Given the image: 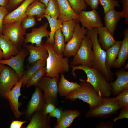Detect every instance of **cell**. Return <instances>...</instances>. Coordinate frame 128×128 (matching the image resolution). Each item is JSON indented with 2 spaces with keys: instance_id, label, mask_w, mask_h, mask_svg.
I'll return each instance as SVG.
<instances>
[{
  "instance_id": "obj_28",
  "label": "cell",
  "mask_w": 128,
  "mask_h": 128,
  "mask_svg": "<svg viewBox=\"0 0 128 128\" xmlns=\"http://www.w3.org/2000/svg\"><path fill=\"white\" fill-rule=\"evenodd\" d=\"M46 7L44 4L39 0H36L28 6L26 14L27 16H36L37 20L41 21L43 18Z\"/></svg>"
},
{
  "instance_id": "obj_41",
  "label": "cell",
  "mask_w": 128,
  "mask_h": 128,
  "mask_svg": "<svg viewBox=\"0 0 128 128\" xmlns=\"http://www.w3.org/2000/svg\"><path fill=\"white\" fill-rule=\"evenodd\" d=\"M121 2L122 4L123 10L121 12L123 17L125 18V23H128V0H121Z\"/></svg>"
},
{
  "instance_id": "obj_21",
  "label": "cell",
  "mask_w": 128,
  "mask_h": 128,
  "mask_svg": "<svg viewBox=\"0 0 128 128\" xmlns=\"http://www.w3.org/2000/svg\"><path fill=\"white\" fill-rule=\"evenodd\" d=\"M124 37L121 41V47L117 58L112 68H121L125 65L128 57V28H126L124 31Z\"/></svg>"
},
{
  "instance_id": "obj_18",
  "label": "cell",
  "mask_w": 128,
  "mask_h": 128,
  "mask_svg": "<svg viewBox=\"0 0 128 128\" xmlns=\"http://www.w3.org/2000/svg\"><path fill=\"white\" fill-rule=\"evenodd\" d=\"M58 4L59 16V18L63 21L73 19L79 22V15L72 9L67 0H56Z\"/></svg>"
},
{
  "instance_id": "obj_38",
  "label": "cell",
  "mask_w": 128,
  "mask_h": 128,
  "mask_svg": "<svg viewBox=\"0 0 128 128\" xmlns=\"http://www.w3.org/2000/svg\"><path fill=\"white\" fill-rule=\"evenodd\" d=\"M36 24L35 16H27L21 22L22 27L25 29L34 27Z\"/></svg>"
},
{
  "instance_id": "obj_24",
  "label": "cell",
  "mask_w": 128,
  "mask_h": 128,
  "mask_svg": "<svg viewBox=\"0 0 128 128\" xmlns=\"http://www.w3.org/2000/svg\"><path fill=\"white\" fill-rule=\"evenodd\" d=\"M97 32L99 35L98 41L101 45V48L106 50L111 47L115 43L116 41L113 35L105 26L97 28Z\"/></svg>"
},
{
  "instance_id": "obj_44",
  "label": "cell",
  "mask_w": 128,
  "mask_h": 128,
  "mask_svg": "<svg viewBox=\"0 0 128 128\" xmlns=\"http://www.w3.org/2000/svg\"><path fill=\"white\" fill-rule=\"evenodd\" d=\"M113 122L110 121H100L96 125V128H113L114 124Z\"/></svg>"
},
{
  "instance_id": "obj_47",
  "label": "cell",
  "mask_w": 128,
  "mask_h": 128,
  "mask_svg": "<svg viewBox=\"0 0 128 128\" xmlns=\"http://www.w3.org/2000/svg\"><path fill=\"white\" fill-rule=\"evenodd\" d=\"M27 122L26 121L13 120L10 126V128H22L23 125Z\"/></svg>"
},
{
  "instance_id": "obj_52",
  "label": "cell",
  "mask_w": 128,
  "mask_h": 128,
  "mask_svg": "<svg viewBox=\"0 0 128 128\" xmlns=\"http://www.w3.org/2000/svg\"><path fill=\"white\" fill-rule=\"evenodd\" d=\"M124 65V69H128V62H127V63L126 65Z\"/></svg>"
},
{
  "instance_id": "obj_22",
  "label": "cell",
  "mask_w": 128,
  "mask_h": 128,
  "mask_svg": "<svg viewBox=\"0 0 128 128\" xmlns=\"http://www.w3.org/2000/svg\"><path fill=\"white\" fill-rule=\"evenodd\" d=\"M81 114L79 110H66L63 111L62 116L60 119L56 121L54 128H66L70 127L75 119Z\"/></svg>"
},
{
  "instance_id": "obj_43",
  "label": "cell",
  "mask_w": 128,
  "mask_h": 128,
  "mask_svg": "<svg viewBox=\"0 0 128 128\" xmlns=\"http://www.w3.org/2000/svg\"><path fill=\"white\" fill-rule=\"evenodd\" d=\"M63 111L61 109L56 107L52 112L49 114V116L54 117L57 118L56 121L59 120L62 117Z\"/></svg>"
},
{
  "instance_id": "obj_16",
  "label": "cell",
  "mask_w": 128,
  "mask_h": 128,
  "mask_svg": "<svg viewBox=\"0 0 128 128\" xmlns=\"http://www.w3.org/2000/svg\"><path fill=\"white\" fill-rule=\"evenodd\" d=\"M114 74L117 77L116 79L109 83L112 87V94L117 96L123 91L128 89V71L121 68Z\"/></svg>"
},
{
  "instance_id": "obj_51",
  "label": "cell",
  "mask_w": 128,
  "mask_h": 128,
  "mask_svg": "<svg viewBox=\"0 0 128 128\" xmlns=\"http://www.w3.org/2000/svg\"><path fill=\"white\" fill-rule=\"evenodd\" d=\"M3 58V55L2 50L0 46V60H2Z\"/></svg>"
},
{
  "instance_id": "obj_13",
  "label": "cell",
  "mask_w": 128,
  "mask_h": 128,
  "mask_svg": "<svg viewBox=\"0 0 128 128\" xmlns=\"http://www.w3.org/2000/svg\"><path fill=\"white\" fill-rule=\"evenodd\" d=\"M78 15L79 20L82 27L88 30L103 26L99 13L96 9L89 11H82Z\"/></svg>"
},
{
  "instance_id": "obj_2",
  "label": "cell",
  "mask_w": 128,
  "mask_h": 128,
  "mask_svg": "<svg viewBox=\"0 0 128 128\" xmlns=\"http://www.w3.org/2000/svg\"><path fill=\"white\" fill-rule=\"evenodd\" d=\"M97 28L87 30L88 35L92 43V48L94 54L92 67L99 71L109 83L113 80L114 74L109 70L105 65L106 52L101 47L98 42Z\"/></svg>"
},
{
  "instance_id": "obj_29",
  "label": "cell",
  "mask_w": 128,
  "mask_h": 128,
  "mask_svg": "<svg viewBox=\"0 0 128 128\" xmlns=\"http://www.w3.org/2000/svg\"><path fill=\"white\" fill-rule=\"evenodd\" d=\"M45 17L48 21L50 28L49 36L46 41V43L49 44L53 46L54 43V36L56 31L60 28L63 22L62 20L54 19L50 16L44 15L43 18Z\"/></svg>"
},
{
  "instance_id": "obj_11",
  "label": "cell",
  "mask_w": 128,
  "mask_h": 128,
  "mask_svg": "<svg viewBox=\"0 0 128 128\" xmlns=\"http://www.w3.org/2000/svg\"><path fill=\"white\" fill-rule=\"evenodd\" d=\"M23 81V78L10 90L1 95V96L9 101L11 109L14 116L18 119L20 118L21 115L23 114V112H20L18 109L21 105L19 102V98L22 95L21 89Z\"/></svg>"
},
{
  "instance_id": "obj_26",
  "label": "cell",
  "mask_w": 128,
  "mask_h": 128,
  "mask_svg": "<svg viewBox=\"0 0 128 128\" xmlns=\"http://www.w3.org/2000/svg\"><path fill=\"white\" fill-rule=\"evenodd\" d=\"M79 85L76 82H71L65 78L63 73L61 74L58 83V93L61 97H66L69 93L77 89Z\"/></svg>"
},
{
  "instance_id": "obj_6",
  "label": "cell",
  "mask_w": 128,
  "mask_h": 128,
  "mask_svg": "<svg viewBox=\"0 0 128 128\" xmlns=\"http://www.w3.org/2000/svg\"><path fill=\"white\" fill-rule=\"evenodd\" d=\"M92 43L88 35L85 36L81 45L71 62L72 66L81 65L91 67L94 56L92 49Z\"/></svg>"
},
{
  "instance_id": "obj_46",
  "label": "cell",
  "mask_w": 128,
  "mask_h": 128,
  "mask_svg": "<svg viewBox=\"0 0 128 128\" xmlns=\"http://www.w3.org/2000/svg\"><path fill=\"white\" fill-rule=\"evenodd\" d=\"M87 5L89 6L92 9H98L99 4V0H84Z\"/></svg>"
},
{
  "instance_id": "obj_35",
  "label": "cell",
  "mask_w": 128,
  "mask_h": 128,
  "mask_svg": "<svg viewBox=\"0 0 128 128\" xmlns=\"http://www.w3.org/2000/svg\"><path fill=\"white\" fill-rule=\"evenodd\" d=\"M72 9L78 14L82 11L85 10L87 5L84 0H67Z\"/></svg>"
},
{
  "instance_id": "obj_20",
  "label": "cell",
  "mask_w": 128,
  "mask_h": 128,
  "mask_svg": "<svg viewBox=\"0 0 128 128\" xmlns=\"http://www.w3.org/2000/svg\"><path fill=\"white\" fill-rule=\"evenodd\" d=\"M36 0H25L14 10L10 12L4 18L3 25L9 24L17 20L26 15V12L28 6Z\"/></svg>"
},
{
  "instance_id": "obj_12",
  "label": "cell",
  "mask_w": 128,
  "mask_h": 128,
  "mask_svg": "<svg viewBox=\"0 0 128 128\" xmlns=\"http://www.w3.org/2000/svg\"><path fill=\"white\" fill-rule=\"evenodd\" d=\"M19 81L15 71L9 66L5 65L0 77V94L10 90Z\"/></svg>"
},
{
  "instance_id": "obj_7",
  "label": "cell",
  "mask_w": 128,
  "mask_h": 128,
  "mask_svg": "<svg viewBox=\"0 0 128 128\" xmlns=\"http://www.w3.org/2000/svg\"><path fill=\"white\" fill-rule=\"evenodd\" d=\"M27 16L26 15L17 20L3 25L2 34L6 36L18 49L24 43L26 29L22 26L21 22Z\"/></svg>"
},
{
  "instance_id": "obj_1",
  "label": "cell",
  "mask_w": 128,
  "mask_h": 128,
  "mask_svg": "<svg viewBox=\"0 0 128 128\" xmlns=\"http://www.w3.org/2000/svg\"><path fill=\"white\" fill-rule=\"evenodd\" d=\"M72 68L71 74L74 78H76L74 72L77 69L83 71L87 76V79L83 81L88 82L94 87L101 97H110L112 94V87L100 72L96 69L80 64L75 66H69Z\"/></svg>"
},
{
  "instance_id": "obj_3",
  "label": "cell",
  "mask_w": 128,
  "mask_h": 128,
  "mask_svg": "<svg viewBox=\"0 0 128 128\" xmlns=\"http://www.w3.org/2000/svg\"><path fill=\"white\" fill-rule=\"evenodd\" d=\"M44 45L48 54L46 60L47 73L44 76L59 78V73L68 72L69 70L68 57H64L63 53L56 54L51 45L46 43Z\"/></svg>"
},
{
  "instance_id": "obj_14",
  "label": "cell",
  "mask_w": 128,
  "mask_h": 128,
  "mask_svg": "<svg viewBox=\"0 0 128 128\" xmlns=\"http://www.w3.org/2000/svg\"><path fill=\"white\" fill-rule=\"evenodd\" d=\"M28 52L25 48L15 56L7 59L0 60V63L6 64L13 69L18 75L19 80L23 77L24 72V63Z\"/></svg>"
},
{
  "instance_id": "obj_49",
  "label": "cell",
  "mask_w": 128,
  "mask_h": 128,
  "mask_svg": "<svg viewBox=\"0 0 128 128\" xmlns=\"http://www.w3.org/2000/svg\"><path fill=\"white\" fill-rule=\"evenodd\" d=\"M39 1L44 4L46 7H47L48 3L50 0H39Z\"/></svg>"
},
{
  "instance_id": "obj_33",
  "label": "cell",
  "mask_w": 128,
  "mask_h": 128,
  "mask_svg": "<svg viewBox=\"0 0 128 128\" xmlns=\"http://www.w3.org/2000/svg\"><path fill=\"white\" fill-rule=\"evenodd\" d=\"M44 15L50 16L52 18L57 19L59 16V9L56 0H50L46 7Z\"/></svg>"
},
{
  "instance_id": "obj_9",
  "label": "cell",
  "mask_w": 128,
  "mask_h": 128,
  "mask_svg": "<svg viewBox=\"0 0 128 128\" xmlns=\"http://www.w3.org/2000/svg\"><path fill=\"white\" fill-rule=\"evenodd\" d=\"M87 30L80 26L79 22H76L73 37L66 44L63 53L68 57L74 56L80 47L83 39L87 34Z\"/></svg>"
},
{
  "instance_id": "obj_37",
  "label": "cell",
  "mask_w": 128,
  "mask_h": 128,
  "mask_svg": "<svg viewBox=\"0 0 128 128\" xmlns=\"http://www.w3.org/2000/svg\"><path fill=\"white\" fill-rule=\"evenodd\" d=\"M115 98L120 106L124 107L128 106V89L123 91Z\"/></svg>"
},
{
  "instance_id": "obj_31",
  "label": "cell",
  "mask_w": 128,
  "mask_h": 128,
  "mask_svg": "<svg viewBox=\"0 0 128 128\" xmlns=\"http://www.w3.org/2000/svg\"><path fill=\"white\" fill-rule=\"evenodd\" d=\"M54 43L53 48L58 54L63 53L65 49L66 44L65 37L60 28L57 30L54 36Z\"/></svg>"
},
{
  "instance_id": "obj_5",
  "label": "cell",
  "mask_w": 128,
  "mask_h": 128,
  "mask_svg": "<svg viewBox=\"0 0 128 128\" xmlns=\"http://www.w3.org/2000/svg\"><path fill=\"white\" fill-rule=\"evenodd\" d=\"M123 107L119 104L115 97H104L100 104L89 109L85 117L87 118H99L104 119L117 113Z\"/></svg>"
},
{
  "instance_id": "obj_39",
  "label": "cell",
  "mask_w": 128,
  "mask_h": 128,
  "mask_svg": "<svg viewBox=\"0 0 128 128\" xmlns=\"http://www.w3.org/2000/svg\"><path fill=\"white\" fill-rule=\"evenodd\" d=\"M8 3L6 8L10 12L19 6L25 0H7Z\"/></svg>"
},
{
  "instance_id": "obj_48",
  "label": "cell",
  "mask_w": 128,
  "mask_h": 128,
  "mask_svg": "<svg viewBox=\"0 0 128 128\" xmlns=\"http://www.w3.org/2000/svg\"><path fill=\"white\" fill-rule=\"evenodd\" d=\"M8 3L7 0H0V6L6 8Z\"/></svg>"
},
{
  "instance_id": "obj_50",
  "label": "cell",
  "mask_w": 128,
  "mask_h": 128,
  "mask_svg": "<svg viewBox=\"0 0 128 128\" xmlns=\"http://www.w3.org/2000/svg\"><path fill=\"white\" fill-rule=\"evenodd\" d=\"M4 66L5 64L0 63V77Z\"/></svg>"
},
{
  "instance_id": "obj_15",
  "label": "cell",
  "mask_w": 128,
  "mask_h": 128,
  "mask_svg": "<svg viewBox=\"0 0 128 128\" xmlns=\"http://www.w3.org/2000/svg\"><path fill=\"white\" fill-rule=\"evenodd\" d=\"M48 25V23L46 22L38 28H33L31 32L26 33L23 45L28 43L32 45L35 44L37 47L42 45L43 44L42 38L46 37L47 38L49 37L50 32L47 30Z\"/></svg>"
},
{
  "instance_id": "obj_17",
  "label": "cell",
  "mask_w": 128,
  "mask_h": 128,
  "mask_svg": "<svg viewBox=\"0 0 128 128\" xmlns=\"http://www.w3.org/2000/svg\"><path fill=\"white\" fill-rule=\"evenodd\" d=\"M23 128H51L50 117L44 114L43 111L35 112L30 119V122Z\"/></svg>"
},
{
  "instance_id": "obj_19",
  "label": "cell",
  "mask_w": 128,
  "mask_h": 128,
  "mask_svg": "<svg viewBox=\"0 0 128 128\" xmlns=\"http://www.w3.org/2000/svg\"><path fill=\"white\" fill-rule=\"evenodd\" d=\"M23 46L30 53L28 59L29 65L41 59H46L48 57V51L44 47V44L38 47L27 44L23 45Z\"/></svg>"
},
{
  "instance_id": "obj_36",
  "label": "cell",
  "mask_w": 128,
  "mask_h": 128,
  "mask_svg": "<svg viewBox=\"0 0 128 128\" xmlns=\"http://www.w3.org/2000/svg\"><path fill=\"white\" fill-rule=\"evenodd\" d=\"M99 2L102 6L105 14L114 9L115 7L120 6L119 1L116 0H99Z\"/></svg>"
},
{
  "instance_id": "obj_42",
  "label": "cell",
  "mask_w": 128,
  "mask_h": 128,
  "mask_svg": "<svg viewBox=\"0 0 128 128\" xmlns=\"http://www.w3.org/2000/svg\"><path fill=\"white\" fill-rule=\"evenodd\" d=\"M120 110L118 116L113 119V122L114 123L119 119L123 118H128V106L123 107Z\"/></svg>"
},
{
  "instance_id": "obj_25",
  "label": "cell",
  "mask_w": 128,
  "mask_h": 128,
  "mask_svg": "<svg viewBox=\"0 0 128 128\" xmlns=\"http://www.w3.org/2000/svg\"><path fill=\"white\" fill-rule=\"evenodd\" d=\"M123 17L120 12L113 9L105 14L104 19L105 27L114 35L117 23Z\"/></svg>"
},
{
  "instance_id": "obj_8",
  "label": "cell",
  "mask_w": 128,
  "mask_h": 128,
  "mask_svg": "<svg viewBox=\"0 0 128 128\" xmlns=\"http://www.w3.org/2000/svg\"><path fill=\"white\" fill-rule=\"evenodd\" d=\"M59 78L44 76L38 83L37 86L43 91L46 103H52L55 105H57Z\"/></svg>"
},
{
  "instance_id": "obj_10",
  "label": "cell",
  "mask_w": 128,
  "mask_h": 128,
  "mask_svg": "<svg viewBox=\"0 0 128 128\" xmlns=\"http://www.w3.org/2000/svg\"><path fill=\"white\" fill-rule=\"evenodd\" d=\"M46 103L42 90L38 86H36L26 109L23 112L25 118L30 120L35 112L43 111Z\"/></svg>"
},
{
  "instance_id": "obj_27",
  "label": "cell",
  "mask_w": 128,
  "mask_h": 128,
  "mask_svg": "<svg viewBox=\"0 0 128 128\" xmlns=\"http://www.w3.org/2000/svg\"><path fill=\"white\" fill-rule=\"evenodd\" d=\"M121 41H116L111 47L106 50L105 65L107 69L111 70V68L118 57L121 47Z\"/></svg>"
},
{
  "instance_id": "obj_23",
  "label": "cell",
  "mask_w": 128,
  "mask_h": 128,
  "mask_svg": "<svg viewBox=\"0 0 128 128\" xmlns=\"http://www.w3.org/2000/svg\"><path fill=\"white\" fill-rule=\"evenodd\" d=\"M0 46L2 50L3 58L5 59H9L12 56L16 55L19 52L9 39L3 34H0Z\"/></svg>"
},
{
  "instance_id": "obj_30",
  "label": "cell",
  "mask_w": 128,
  "mask_h": 128,
  "mask_svg": "<svg viewBox=\"0 0 128 128\" xmlns=\"http://www.w3.org/2000/svg\"><path fill=\"white\" fill-rule=\"evenodd\" d=\"M46 59H42L37 60L31 64L27 70L24 72L23 77V87L26 85L27 81L29 78L37 71L44 67L46 65Z\"/></svg>"
},
{
  "instance_id": "obj_40",
  "label": "cell",
  "mask_w": 128,
  "mask_h": 128,
  "mask_svg": "<svg viewBox=\"0 0 128 128\" xmlns=\"http://www.w3.org/2000/svg\"><path fill=\"white\" fill-rule=\"evenodd\" d=\"M9 12L6 8L0 6V34H2L4 18Z\"/></svg>"
},
{
  "instance_id": "obj_34",
  "label": "cell",
  "mask_w": 128,
  "mask_h": 128,
  "mask_svg": "<svg viewBox=\"0 0 128 128\" xmlns=\"http://www.w3.org/2000/svg\"><path fill=\"white\" fill-rule=\"evenodd\" d=\"M46 73V69L44 67L37 71L28 80L26 85L27 87L28 88L32 86H37L41 78Z\"/></svg>"
},
{
  "instance_id": "obj_45",
  "label": "cell",
  "mask_w": 128,
  "mask_h": 128,
  "mask_svg": "<svg viewBox=\"0 0 128 128\" xmlns=\"http://www.w3.org/2000/svg\"><path fill=\"white\" fill-rule=\"evenodd\" d=\"M56 107V105L52 103H46L44 107L43 112L45 115H48L53 111Z\"/></svg>"
},
{
  "instance_id": "obj_53",
  "label": "cell",
  "mask_w": 128,
  "mask_h": 128,
  "mask_svg": "<svg viewBox=\"0 0 128 128\" xmlns=\"http://www.w3.org/2000/svg\"><path fill=\"white\" fill-rule=\"evenodd\" d=\"M0 96H1V95L0 94Z\"/></svg>"
},
{
  "instance_id": "obj_32",
  "label": "cell",
  "mask_w": 128,
  "mask_h": 128,
  "mask_svg": "<svg viewBox=\"0 0 128 128\" xmlns=\"http://www.w3.org/2000/svg\"><path fill=\"white\" fill-rule=\"evenodd\" d=\"M76 23L73 19L63 21L60 29L64 36L66 42L69 41L73 37Z\"/></svg>"
},
{
  "instance_id": "obj_4",
  "label": "cell",
  "mask_w": 128,
  "mask_h": 128,
  "mask_svg": "<svg viewBox=\"0 0 128 128\" xmlns=\"http://www.w3.org/2000/svg\"><path fill=\"white\" fill-rule=\"evenodd\" d=\"M80 83L79 87L77 89L69 93L65 97L74 101L77 99L82 100L84 102L88 103L90 109L96 106L102 101L103 97H100L93 87L89 83L79 78Z\"/></svg>"
}]
</instances>
